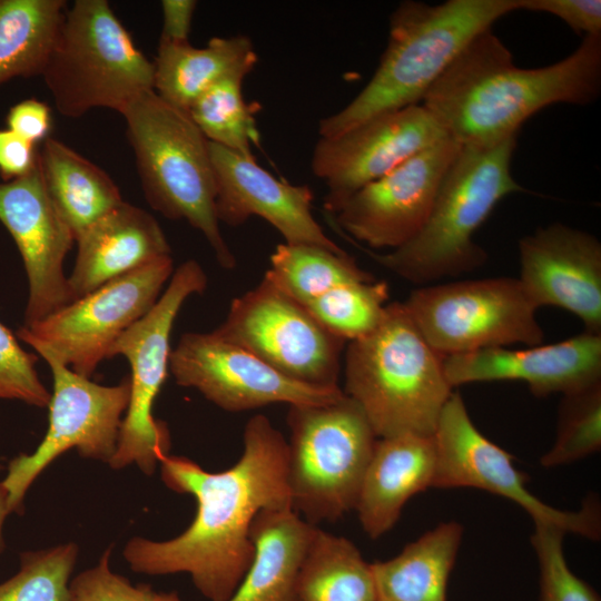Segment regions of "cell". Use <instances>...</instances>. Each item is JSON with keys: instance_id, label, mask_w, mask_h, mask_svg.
<instances>
[{"instance_id": "6da1fadb", "label": "cell", "mask_w": 601, "mask_h": 601, "mask_svg": "<svg viewBox=\"0 0 601 601\" xmlns=\"http://www.w3.org/2000/svg\"><path fill=\"white\" fill-rule=\"evenodd\" d=\"M243 444L239 460L220 472H208L186 456L168 454L159 462L162 483L193 495L197 511L173 539L128 540L122 555L134 572L187 573L208 601L230 598L254 556L249 532L256 515L292 508L287 440L267 416L257 414L245 425Z\"/></svg>"}, {"instance_id": "7a4b0ae2", "label": "cell", "mask_w": 601, "mask_h": 601, "mask_svg": "<svg viewBox=\"0 0 601 601\" xmlns=\"http://www.w3.org/2000/svg\"><path fill=\"white\" fill-rule=\"evenodd\" d=\"M601 92V35H588L566 58L541 68L514 65L492 28L445 69L421 105L460 146H491L516 136L533 114L554 104L588 105Z\"/></svg>"}, {"instance_id": "3957f363", "label": "cell", "mask_w": 601, "mask_h": 601, "mask_svg": "<svg viewBox=\"0 0 601 601\" xmlns=\"http://www.w3.org/2000/svg\"><path fill=\"white\" fill-rule=\"evenodd\" d=\"M519 0H406L390 17L388 39L367 85L342 110L319 120L318 135H341L382 114L420 105L461 51Z\"/></svg>"}, {"instance_id": "277c9868", "label": "cell", "mask_w": 601, "mask_h": 601, "mask_svg": "<svg viewBox=\"0 0 601 601\" xmlns=\"http://www.w3.org/2000/svg\"><path fill=\"white\" fill-rule=\"evenodd\" d=\"M444 358L420 333L403 302H392L372 333L346 345L343 392L359 406L377 439L430 436L453 392Z\"/></svg>"}, {"instance_id": "5b68a950", "label": "cell", "mask_w": 601, "mask_h": 601, "mask_svg": "<svg viewBox=\"0 0 601 601\" xmlns=\"http://www.w3.org/2000/svg\"><path fill=\"white\" fill-rule=\"evenodd\" d=\"M516 138L491 146H461L418 234L386 254L367 250L371 257L418 285L481 267L487 254L473 240L476 229L502 198L523 190L511 174Z\"/></svg>"}, {"instance_id": "8992f818", "label": "cell", "mask_w": 601, "mask_h": 601, "mask_svg": "<svg viewBox=\"0 0 601 601\" xmlns=\"http://www.w3.org/2000/svg\"><path fill=\"white\" fill-rule=\"evenodd\" d=\"M148 204L173 220H186L206 238L218 264L237 262L220 231L209 141L190 118L154 90L121 112Z\"/></svg>"}, {"instance_id": "52a82bcc", "label": "cell", "mask_w": 601, "mask_h": 601, "mask_svg": "<svg viewBox=\"0 0 601 601\" xmlns=\"http://www.w3.org/2000/svg\"><path fill=\"white\" fill-rule=\"evenodd\" d=\"M59 114L79 118L95 108L119 114L154 90V63L135 45L107 0L67 8L41 76Z\"/></svg>"}, {"instance_id": "ba28073f", "label": "cell", "mask_w": 601, "mask_h": 601, "mask_svg": "<svg viewBox=\"0 0 601 601\" xmlns=\"http://www.w3.org/2000/svg\"><path fill=\"white\" fill-rule=\"evenodd\" d=\"M287 483L292 509L306 522H335L355 510L377 437L344 394L324 405H292Z\"/></svg>"}, {"instance_id": "9c48e42d", "label": "cell", "mask_w": 601, "mask_h": 601, "mask_svg": "<svg viewBox=\"0 0 601 601\" xmlns=\"http://www.w3.org/2000/svg\"><path fill=\"white\" fill-rule=\"evenodd\" d=\"M207 276L195 259L181 263L152 308L115 342L109 358L122 355L130 366L129 403L119 430L116 452L108 463L112 470L136 465L151 475L169 454L167 424L155 418L152 406L167 377L170 333L188 297L201 294Z\"/></svg>"}, {"instance_id": "30bf717a", "label": "cell", "mask_w": 601, "mask_h": 601, "mask_svg": "<svg viewBox=\"0 0 601 601\" xmlns=\"http://www.w3.org/2000/svg\"><path fill=\"white\" fill-rule=\"evenodd\" d=\"M403 304L426 342L444 356L544 341L538 308L518 278L424 285Z\"/></svg>"}, {"instance_id": "8fae6325", "label": "cell", "mask_w": 601, "mask_h": 601, "mask_svg": "<svg viewBox=\"0 0 601 601\" xmlns=\"http://www.w3.org/2000/svg\"><path fill=\"white\" fill-rule=\"evenodd\" d=\"M173 273L171 256L160 257L20 326L17 337L90 378L122 333L152 308Z\"/></svg>"}, {"instance_id": "7c38bea8", "label": "cell", "mask_w": 601, "mask_h": 601, "mask_svg": "<svg viewBox=\"0 0 601 601\" xmlns=\"http://www.w3.org/2000/svg\"><path fill=\"white\" fill-rule=\"evenodd\" d=\"M213 332L292 380L338 386L346 342L265 274L257 286L234 298L226 318Z\"/></svg>"}, {"instance_id": "4fadbf2b", "label": "cell", "mask_w": 601, "mask_h": 601, "mask_svg": "<svg viewBox=\"0 0 601 601\" xmlns=\"http://www.w3.org/2000/svg\"><path fill=\"white\" fill-rule=\"evenodd\" d=\"M51 370L53 390L48 404V428L31 454L10 461L3 481L10 513H21L36 479L65 452L76 449L86 459L109 463L126 413L130 383L101 385L73 372L51 355H40Z\"/></svg>"}, {"instance_id": "5bb4252c", "label": "cell", "mask_w": 601, "mask_h": 601, "mask_svg": "<svg viewBox=\"0 0 601 601\" xmlns=\"http://www.w3.org/2000/svg\"><path fill=\"white\" fill-rule=\"evenodd\" d=\"M433 441L436 460L432 487L484 490L516 503L534 523L591 540L600 538L597 503L588 501L579 511H564L532 494L513 457L477 430L459 392L453 391L443 406Z\"/></svg>"}, {"instance_id": "9a60e30c", "label": "cell", "mask_w": 601, "mask_h": 601, "mask_svg": "<svg viewBox=\"0 0 601 601\" xmlns=\"http://www.w3.org/2000/svg\"><path fill=\"white\" fill-rule=\"evenodd\" d=\"M169 371L178 385L197 390L227 412L275 403L324 405L344 396L339 386H314L292 380L214 332L183 334L170 352Z\"/></svg>"}, {"instance_id": "2e32d148", "label": "cell", "mask_w": 601, "mask_h": 601, "mask_svg": "<svg viewBox=\"0 0 601 601\" xmlns=\"http://www.w3.org/2000/svg\"><path fill=\"white\" fill-rule=\"evenodd\" d=\"M445 137L421 104L373 117L334 137H319L311 168L327 188L324 210L336 214L358 189Z\"/></svg>"}, {"instance_id": "e0dca14e", "label": "cell", "mask_w": 601, "mask_h": 601, "mask_svg": "<svg viewBox=\"0 0 601 601\" xmlns=\"http://www.w3.org/2000/svg\"><path fill=\"white\" fill-rule=\"evenodd\" d=\"M460 147L445 137L365 185L328 215L334 226L370 248L403 246L424 226Z\"/></svg>"}, {"instance_id": "ac0fdd59", "label": "cell", "mask_w": 601, "mask_h": 601, "mask_svg": "<svg viewBox=\"0 0 601 601\" xmlns=\"http://www.w3.org/2000/svg\"><path fill=\"white\" fill-rule=\"evenodd\" d=\"M0 221L21 255L29 284L23 325L36 323L71 302L63 260L75 236L52 205L36 167L0 181Z\"/></svg>"}, {"instance_id": "d6986e66", "label": "cell", "mask_w": 601, "mask_h": 601, "mask_svg": "<svg viewBox=\"0 0 601 601\" xmlns=\"http://www.w3.org/2000/svg\"><path fill=\"white\" fill-rule=\"evenodd\" d=\"M518 278L539 309L575 315L584 332L601 334V243L592 234L554 223L519 240Z\"/></svg>"}, {"instance_id": "ffe728a7", "label": "cell", "mask_w": 601, "mask_h": 601, "mask_svg": "<svg viewBox=\"0 0 601 601\" xmlns=\"http://www.w3.org/2000/svg\"><path fill=\"white\" fill-rule=\"evenodd\" d=\"M209 154L219 223L237 227L252 216H258L277 229L286 244H307L344 252L316 221L312 213L314 194L309 186L277 179L256 159L210 141Z\"/></svg>"}, {"instance_id": "44dd1931", "label": "cell", "mask_w": 601, "mask_h": 601, "mask_svg": "<svg viewBox=\"0 0 601 601\" xmlns=\"http://www.w3.org/2000/svg\"><path fill=\"white\" fill-rule=\"evenodd\" d=\"M447 382L456 386L494 381L526 383L535 396L569 394L601 382V334L524 349L494 347L445 356Z\"/></svg>"}, {"instance_id": "7402d4cb", "label": "cell", "mask_w": 601, "mask_h": 601, "mask_svg": "<svg viewBox=\"0 0 601 601\" xmlns=\"http://www.w3.org/2000/svg\"><path fill=\"white\" fill-rule=\"evenodd\" d=\"M75 242L77 256L67 277L71 302L170 255L169 243L156 218L125 200L83 229Z\"/></svg>"}, {"instance_id": "603a6c76", "label": "cell", "mask_w": 601, "mask_h": 601, "mask_svg": "<svg viewBox=\"0 0 601 601\" xmlns=\"http://www.w3.org/2000/svg\"><path fill=\"white\" fill-rule=\"evenodd\" d=\"M435 460L433 435L377 439L355 505L359 523L371 539L390 531L406 502L432 487Z\"/></svg>"}, {"instance_id": "cb8c5ba5", "label": "cell", "mask_w": 601, "mask_h": 601, "mask_svg": "<svg viewBox=\"0 0 601 601\" xmlns=\"http://www.w3.org/2000/svg\"><path fill=\"white\" fill-rule=\"evenodd\" d=\"M316 528L292 508L260 511L249 532L253 560L226 601H293L297 577Z\"/></svg>"}, {"instance_id": "d4e9b609", "label": "cell", "mask_w": 601, "mask_h": 601, "mask_svg": "<svg viewBox=\"0 0 601 601\" xmlns=\"http://www.w3.org/2000/svg\"><path fill=\"white\" fill-rule=\"evenodd\" d=\"M258 56L250 39L238 35L213 37L206 47L159 41L154 63V91L168 104L188 111L194 101L218 81L245 78Z\"/></svg>"}, {"instance_id": "484cf974", "label": "cell", "mask_w": 601, "mask_h": 601, "mask_svg": "<svg viewBox=\"0 0 601 601\" xmlns=\"http://www.w3.org/2000/svg\"><path fill=\"white\" fill-rule=\"evenodd\" d=\"M38 168L56 210L76 237L124 201L114 179L60 140L48 137Z\"/></svg>"}, {"instance_id": "4316f807", "label": "cell", "mask_w": 601, "mask_h": 601, "mask_svg": "<svg viewBox=\"0 0 601 601\" xmlns=\"http://www.w3.org/2000/svg\"><path fill=\"white\" fill-rule=\"evenodd\" d=\"M463 526L441 523L408 543L396 556L371 563L380 601H446Z\"/></svg>"}, {"instance_id": "83f0119b", "label": "cell", "mask_w": 601, "mask_h": 601, "mask_svg": "<svg viewBox=\"0 0 601 601\" xmlns=\"http://www.w3.org/2000/svg\"><path fill=\"white\" fill-rule=\"evenodd\" d=\"M296 601H380L371 563L346 538L316 528L300 566Z\"/></svg>"}, {"instance_id": "f1b7e54d", "label": "cell", "mask_w": 601, "mask_h": 601, "mask_svg": "<svg viewBox=\"0 0 601 601\" xmlns=\"http://www.w3.org/2000/svg\"><path fill=\"white\" fill-rule=\"evenodd\" d=\"M67 8L65 0H0V85L42 76Z\"/></svg>"}, {"instance_id": "f546056e", "label": "cell", "mask_w": 601, "mask_h": 601, "mask_svg": "<svg viewBox=\"0 0 601 601\" xmlns=\"http://www.w3.org/2000/svg\"><path fill=\"white\" fill-rule=\"evenodd\" d=\"M265 275L302 305L339 285L375 279L345 252L286 243L270 255Z\"/></svg>"}, {"instance_id": "4dcf8cb0", "label": "cell", "mask_w": 601, "mask_h": 601, "mask_svg": "<svg viewBox=\"0 0 601 601\" xmlns=\"http://www.w3.org/2000/svg\"><path fill=\"white\" fill-rule=\"evenodd\" d=\"M243 78L223 79L203 92L188 114L205 138L244 157L255 159L253 146H260L255 106L245 101Z\"/></svg>"}, {"instance_id": "1f68e13d", "label": "cell", "mask_w": 601, "mask_h": 601, "mask_svg": "<svg viewBox=\"0 0 601 601\" xmlns=\"http://www.w3.org/2000/svg\"><path fill=\"white\" fill-rule=\"evenodd\" d=\"M385 280L339 285L303 305L329 333L346 343L372 333L388 304Z\"/></svg>"}, {"instance_id": "d6a6232c", "label": "cell", "mask_w": 601, "mask_h": 601, "mask_svg": "<svg viewBox=\"0 0 601 601\" xmlns=\"http://www.w3.org/2000/svg\"><path fill=\"white\" fill-rule=\"evenodd\" d=\"M78 554L75 542L20 553L18 572L0 584V601H67Z\"/></svg>"}, {"instance_id": "836d02e7", "label": "cell", "mask_w": 601, "mask_h": 601, "mask_svg": "<svg viewBox=\"0 0 601 601\" xmlns=\"http://www.w3.org/2000/svg\"><path fill=\"white\" fill-rule=\"evenodd\" d=\"M601 447V382L564 394L554 444L541 457L545 467L584 459Z\"/></svg>"}, {"instance_id": "e575fe53", "label": "cell", "mask_w": 601, "mask_h": 601, "mask_svg": "<svg viewBox=\"0 0 601 601\" xmlns=\"http://www.w3.org/2000/svg\"><path fill=\"white\" fill-rule=\"evenodd\" d=\"M564 534L555 526L534 523L531 543L540 568L539 601H600L597 591L569 568Z\"/></svg>"}, {"instance_id": "d590c367", "label": "cell", "mask_w": 601, "mask_h": 601, "mask_svg": "<svg viewBox=\"0 0 601 601\" xmlns=\"http://www.w3.org/2000/svg\"><path fill=\"white\" fill-rule=\"evenodd\" d=\"M112 546L98 562L70 580L67 601H184L177 592H159L150 584H132L110 568Z\"/></svg>"}, {"instance_id": "8d00e7d4", "label": "cell", "mask_w": 601, "mask_h": 601, "mask_svg": "<svg viewBox=\"0 0 601 601\" xmlns=\"http://www.w3.org/2000/svg\"><path fill=\"white\" fill-rule=\"evenodd\" d=\"M37 356L26 352L16 336L0 323V398L18 400L47 407L51 393L36 371Z\"/></svg>"}, {"instance_id": "74e56055", "label": "cell", "mask_w": 601, "mask_h": 601, "mask_svg": "<svg viewBox=\"0 0 601 601\" xmlns=\"http://www.w3.org/2000/svg\"><path fill=\"white\" fill-rule=\"evenodd\" d=\"M519 10L553 14L577 33L601 35L600 0H519Z\"/></svg>"}, {"instance_id": "f35d334b", "label": "cell", "mask_w": 601, "mask_h": 601, "mask_svg": "<svg viewBox=\"0 0 601 601\" xmlns=\"http://www.w3.org/2000/svg\"><path fill=\"white\" fill-rule=\"evenodd\" d=\"M8 129L36 145L48 138L51 126L49 107L37 99H26L12 106L7 116Z\"/></svg>"}, {"instance_id": "ab89813d", "label": "cell", "mask_w": 601, "mask_h": 601, "mask_svg": "<svg viewBox=\"0 0 601 601\" xmlns=\"http://www.w3.org/2000/svg\"><path fill=\"white\" fill-rule=\"evenodd\" d=\"M35 144L10 129H0V176L3 181L22 177L37 165Z\"/></svg>"}, {"instance_id": "60d3db41", "label": "cell", "mask_w": 601, "mask_h": 601, "mask_svg": "<svg viewBox=\"0 0 601 601\" xmlns=\"http://www.w3.org/2000/svg\"><path fill=\"white\" fill-rule=\"evenodd\" d=\"M197 7L195 0L161 1L162 28L159 41L186 43L191 29V22Z\"/></svg>"}, {"instance_id": "b9f144b4", "label": "cell", "mask_w": 601, "mask_h": 601, "mask_svg": "<svg viewBox=\"0 0 601 601\" xmlns=\"http://www.w3.org/2000/svg\"><path fill=\"white\" fill-rule=\"evenodd\" d=\"M9 514L10 511L8 508V493L3 487L2 483L0 482V554L4 550L3 524Z\"/></svg>"}, {"instance_id": "7bdbcfd3", "label": "cell", "mask_w": 601, "mask_h": 601, "mask_svg": "<svg viewBox=\"0 0 601 601\" xmlns=\"http://www.w3.org/2000/svg\"><path fill=\"white\" fill-rule=\"evenodd\" d=\"M293 601H296V600H293Z\"/></svg>"}]
</instances>
